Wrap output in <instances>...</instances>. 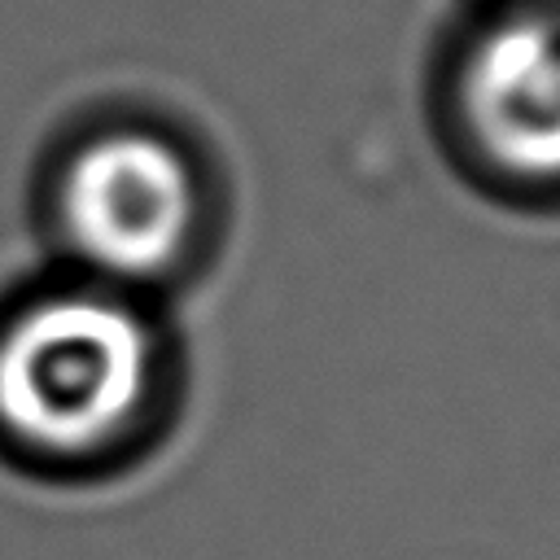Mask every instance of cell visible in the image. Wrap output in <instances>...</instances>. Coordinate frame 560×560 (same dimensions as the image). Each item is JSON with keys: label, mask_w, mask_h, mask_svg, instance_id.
Here are the masks:
<instances>
[{"label": "cell", "mask_w": 560, "mask_h": 560, "mask_svg": "<svg viewBox=\"0 0 560 560\" xmlns=\"http://www.w3.org/2000/svg\"><path fill=\"white\" fill-rule=\"evenodd\" d=\"M158 354L118 289L44 293L0 328V429L39 455H96L149 411Z\"/></svg>", "instance_id": "1"}, {"label": "cell", "mask_w": 560, "mask_h": 560, "mask_svg": "<svg viewBox=\"0 0 560 560\" xmlns=\"http://www.w3.org/2000/svg\"><path fill=\"white\" fill-rule=\"evenodd\" d=\"M57 223L92 276L118 289L149 284L192 254L206 223V184L171 136L114 127L66 162Z\"/></svg>", "instance_id": "2"}, {"label": "cell", "mask_w": 560, "mask_h": 560, "mask_svg": "<svg viewBox=\"0 0 560 560\" xmlns=\"http://www.w3.org/2000/svg\"><path fill=\"white\" fill-rule=\"evenodd\" d=\"M464 158L516 192H560V0H516L486 18L451 70Z\"/></svg>", "instance_id": "3"}]
</instances>
